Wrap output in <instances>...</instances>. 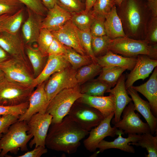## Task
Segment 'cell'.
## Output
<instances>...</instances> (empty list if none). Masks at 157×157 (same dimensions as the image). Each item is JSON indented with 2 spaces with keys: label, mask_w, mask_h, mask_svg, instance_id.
Segmentation results:
<instances>
[{
  "label": "cell",
  "mask_w": 157,
  "mask_h": 157,
  "mask_svg": "<svg viewBox=\"0 0 157 157\" xmlns=\"http://www.w3.org/2000/svg\"><path fill=\"white\" fill-rule=\"evenodd\" d=\"M89 133L67 115L61 122L51 124L45 140V146L57 151L74 154L80 146V141Z\"/></svg>",
  "instance_id": "obj_1"
},
{
  "label": "cell",
  "mask_w": 157,
  "mask_h": 157,
  "mask_svg": "<svg viewBox=\"0 0 157 157\" xmlns=\"http://www.w3.org/2000/svg\"><path fill=\"white\" fill-rule=\"evenodd\" d=\"M116 9L126 35L144 40L146 28L151 17L147 4L140 0H124Z\"/></svg>",
  "instance_id": "obj_2"
},
{
  "label": "cell",
  "mask_w": 157,
  "mask_h": 157,
  "mask_svg": "<svg viewBox=\"0 0 157 157\" xmlns=\"http://www.w3.org/2000/svg\"><path fill=\"white\" fill-rule=\"evenodd\" d=\"M28 130L26 121L18 120L11 124L0 139V157L5 156L9 152L16 154L19 149L28 151L27 144L33 137Z\"/></svg>",
  "instance_id": "obj_3"
},
{
  "label": "cell",
  "mask_w": 157,
  "mask_h": 157,
  "mask_svg": "<svg viewBox=\"0 0 157 157\" xmlns=\"http://www.w3.org/2000/svg\"><path fill=\"white\" fill-rule=\"evenodd\" d=\"M108 50L127 57L146 55L157 60V45H151L145 40H136L127 37L112 40Z\"/></svg>",
  "instance_id": "obj_4"
},
{
  "label": "cell",
  "mask_w": 157,
  "mask_h": 157,
  "mask_svg": "<svg viewBox=\"0 0 157 157\" xmlns=\"http://www.w3.org/2000/svg\"><path fill=\"white\" fill-rule=\"evenodd\" d=\"M79 85L63 90L49 101L46 112L51 115V124L61 122L74 102L82 96Z\"/></svg>",
  "instance_id": "obj_5"
},
{
  "label": "cell",
  "mask_w": 157,
  "mask_h": 157,
  "mask_svg": "<svg viewBox=\"0 0 157 157\" xmlns=\"http://www.w3.org/2000/svg\"><path fill=\"white\" fill-rule=\"evenodd\" d=\"M34 88L6 78L0 83V105L14 106L28 101Z\"/></svg>",
  "instance_id": "obj_6"
},
{
  "label": "cell",
  "mask_w": 157,
  "mask_h": 157,
  "mask_svg": "<svg viewBox=\"0 0 157 157\" xmlns=\"http://www.w3.org/2000/svg\"><path fill=\"white\" fill-rule=\"evenodd\" d=\"M67 115L80 127L88 131L98 126L104 118L98 110L76 101Z\"/></svg>",
  "instance_id": "obj_7"
},
{
  "label": "cell",
  "mask_w": 157,
  "mask_h": 157,
  "mask_svg": "<svg viewBox=\"0 0 157 157\" xmlns=\"http://www.w3.org/2000/svg\"><path fill=\"white\" fill-rule=\"evenodd\" d=\"M76 71L70 66L51 75L45 83L44 86L45 91L49 102L61 90L78 85L75 76Z\"/></svg>",
  "instance_id": "obj_8"
},
{
  "label": "cell",
  "mask_w": 157,
  "mask_h": 157,
  "mask_svg": "<svg viewBox=\"0 0 157 157\" xmlns=\"http://www.w3.org/2000/svg\"><path fill=\"white\" fill-rule=\"evenodd\" d=\"M0 69L4 72L7 79L33 87L35 78L33 71L20 61L11 57L0 63Z\"/></svg>",
  "instance_id": "obj_9"
},
{
  "label": "cell",
  "mask_w": 157,
  "mask_h": 157,
  "mask_svg": "<svg viewBox=\"0 0 157 157\" xmlns=\"http://www.w3.org/2000/svg\"><path fill=\"white\" fill-rule=\"evenodd\" d=\"M52 118L51 115L47 113H37L26 121L28 128L27 133L33 136V139L29 143L30 148H32L34 145L35 147H45V140Z\"/></svg>",
  "instance_id": "obj_10"
},
{
  "label": "cell",
  "mask_w": 157,
  "mask_h": 157,
  "mask_svg": "<svg viewBox=\"0 0 157 157\" xmlns=\"http://www.w3.org/2000/svg\"><path fill=\"white\" fill-rule=\"evenodd\" d=\"M135 111L134 104L131 101L123 110L122 119L113 124L114 126L123 131L126 134L141 135L151 133L148 124L143 122Z\"/></svg>",
  "instance_id": "obj_11"
},
{
  "label": "cell",
  "mask_w": 157,
  "mask_h": 157,
  "mask_svg": "<svg viewBox=\"0 0 157 157\" xmlns=\"http://www.w3.org/2000/svg\"><path fill=\"white\" fill-rule=\"evenodd\" d=\"M25 46L23 38L19 33L15 34L3 31L0 33V46L11 57L20 61L33 71Z\"/></svg>",
  "instance_id": "obj_12"
},
{
  "label": "cell",
  "mask_w": 157,
  "mask_h": 157,
  "mask_svg": "<svg viewBox=\"0 0 157 157\" xmlns=\"http://www.w3.org/2000/svg\"><path fill=\"white\" fill-rule=\"evenodd\" d=\"M114 115L113 113L105 118L97 126L92 128L89 132V135L84 140L83 145L86 149L90 152L95 151L99 143L107 136L114 137L118 135L122 131L110 125L111 121Z\"/></svg>",
  "instance_id": "obj_13"
},
{
  "label": "cell",
  "mask_w": 157,
  "mask_h": 157,
  "mask_svg": "<svg viewBox=\"0 0 157 157\" xmlns=\"http://www.w3.org/2000/svg\"><path fill=\"white\" fill-rule=\"evenodd\" d=\"M51 32L54 37L65 46L81 54L87 55L81 44L79 30L70 19L60 29Z\"/></svg>",
  "instance_id": "obj_14"
},
{
  "label": "cell",
  "mask_w": 157,
  "mask_h": 157,
  "mask_svg": "<svg viewBox=\"0 0 157 157\" xmlns=\"http://www.w3.org/2000/svg\"><path fill=\"white\" fill-rule=\"evenodd\" d=\"M136 63L128 75L125 81L126 90L133 85L134 83L139 79L144 80L147 77L157 66V60L144 55L137 56Z\"/></svg>",
  "instance_id": "obj_15"
},
{
  "label": "cell",
  "mask_w": 157,
  "mask_h": 157,
  "mask_svg": "<svg viewBox=\"0 0 157 157\" xmlns=\"http://www.w3.org/2000/svg\"><path fill=\"white\" fill-rule=\"evenodd\" d=\"M45 82L38 85L31 94L28 100V106L25 112L19 116L18 120L27 121L37 113H44L49 103L44 90Z\"/></svg>",
  "instance_id": "obj_16"
},
{
  "label": "cell",
  "mask_w": 157,
  "mask_h": 157,
  "mask_svg": "<svg viewBox=\"0 0 157 157\" xmlns=\"http://www.w3.org/2000/svg\"><path fill=\"white\" fill-rule=\"evenodd\" d=\"M125 80V75L122 74L114 87L106 91V92L110 93L113 95L114 98L115 117L112 120L113 124L120 121L124 109L130 102L132 101V99L129 96L126 88Z\"/></svg>",
  "instance_id": "obj_17"
},
{
  "label": "cell",
  "mask_w": 157,
  "mask_h": 157,
  "mask_svg": "<svg viewBox=\"0 0 157 157\" xmlns=\"http://www.w3.org/2000/svg\"><path fill=\"white\" fill-rule=\"evenodd\" d=\"M26 10L28 17L22 28V38L25 44L31 45L37 42L43 19L42 16L27 8Z\"/></svg>",
  "instance_id": "obj_18"
},
{
  "label": "cell",
  "mask_w": 157,
  "mask_h": 157,
  "mask_svg": "<svg viewBox=\"0 0 157 157\" xmlns=\"http://www.w3.org/2000/svg\"><path fill=\"white\" fill-rule=\"evenodd\" d=\"M48 58L42 72L34 80L32 85L34 88L45 82L54 73L70 66L64 55H49Z\"/></svg>",
  "instance_id": "obj_19"
},
{
  "label": "cell",
  "mask_w": 157,
  "mask_h": 157,
  "mask_svg": "<svg viewBox=\"0 0 157 157\" xmlns=\"http://www.w3.org/2000/svg\"><path fill=\"white\" fill-rule=\"evenodd\" d=\"M76 101L98 110L104 118L114 112L115 110L114 98L111 94L107 96H94L82 94Z\"/></svg>",
  "instance_id": "obj_20"
},
{
  "label": "cell",
  "mask_w": 157,
  "mask_h": 157,
  "mask_svg": "<svg viewBox=\"0 0 157 157\" xmlns=\"http://www.w3.org/2000/svg\"><path fill=\"white\" fill-rule=\"evenodd\" d=\"M126 90L134 103L135 110L139 112L145 119L150 127L151 134L153 135L157 132V118L152 113L148 101L142 99L137 92L131 87Z\"/></svg>",
  "instance_id": "obj_21"
},
{
  "label": "cell",
  "mask_w": 157,
  "mask_h": 157,
  "mask_svg": "<svg viewBox=\"0 0 157 157\" xmlns=\"http://www.w3.org/2000/svg\"><path fill=\"white\" fill-rule=\"evenodd\" d=\"M71 14L56 4L48 10L43 19L42 28H45L50 31H57L71 19Z\"/></svg>",
  "instance_id": "obj_22"
},
{
  "label": "cell",
  "mask_w": 157,
  "mask_h": 157,
  "mask_svg": "<svg viewBox=\"0 0 157 157\" xmlns=\"http://www.w3.org/2000/svg\"><path fill=\"white\" fill-rule=\"evenodd\" d=\"M124 133L123 131H121L118 133V137L112 141L108 142L104 139L102 140L97 146V148L99 149V152H103L106 149L114 148L129 153H134V148L129 144V143L137 142L140 139L141 135L129 134L127 138H124L122 136Z\"/></svg>",
  "instance_id": "obj_23"
},
{
  "label": "cell",
  "mask_w": 157,
  "mask_h": 157,
  "mask_svg": "<svg viewBox=\"0 0 157 157\" xmlns=\"http://www.w3.org/2000/svg\"><path fill=\"white\" fill-rule=\"evenodd\" d=\"M144 96L148 101L153 115L157 116V67L155 68L149 79L138 86L131 87Z\"/></svg>",
  "instance_id": "obj_24"
},
{
  "label": "cell",
  "mask_w": 157,
  "mask_h": 157,
  "mask_svg": "<svg viewBox=\"0 0 157 157\" xmlns=\"http://www.w3.org/2000/svg\"><path fill=\"white\" fill-rule=\"evenodd\" d=\"M136 57H125L108 50L104 55L96 57L97 63L102 67L117 66L131 71L135 66Z\"/></svg>",
  "instance_id": "obj_25"
},
{
  "label": "cell",
  "mask_w": 157,
  "mask_h": 157,
  "mask_svg": "<svg viewBox=\"0 0 157 157\" xmlns=\"http://www.w3.org/2000/svg\"><path fill=\"white\" fill-rule=\"evenodd\" d=\"M106 35L113 40L127 37L124 32L121 20L117 13L116 5L106 16L104 21Z\"/></svg>",
  "instance_id": "obj_26"
},
{
  "label": "cell",
  "mask_w": 157,
  "mask_h": 157,
  "mask_svg": "<svg viewBox=\"0 0 157 157\" xmlns=\"http://www.w3.org/2000/svg\"><path fill=\"white\" fill-rule=\"evenodd\" d=\"M25 6L14 13L9 15L1 22V32L15 34L18 33L23 22Z\"/></svg>",
  "instance_id": "obj_27"
},
{
  "label": "cell",
  "mask_w": 157,
  "mask_h": 157,
  "mask_svg": "<svg viewBox=\"0 0 157 157\" xmlns=\"http://www.w3.org/2000/svg\"><path fill=\"white\" fill-rule=\"evenodd\" d=\"M26 54L31 65L34 76H38L43 69L47 56L43 54L38 48H34L31 45L25 44Z\"/></svg>",
  "instance_id": "obj_28"
},
{
  "label": "cell",
  "mask_w": 157,
  "mask_h": 157,
  "mask_svg": "<svg viewBox=\"0 0 157 157\" xmlns=\"http://www.w3.org/2000/svg\"><path fill=\"white\" fill-rule=\"evenodd\" d=\"M89 81L80 87L81 94L91 96H104L105 92L111 88L105 82L97 78Z\"/></svg>",
  "instance_id": "obj_29"
},
{
  "label": "cell",
  "mask_w": 157,
  "mask_h": 157,
  "mask_svg": "<svg viewBox=\"0 0 157 157\" xmlns=\"http://www.w3.org/2000/svg\"><path fill=\"white\" fill-rule=\"evenodd\" d=\"M102 67L97 63H92L83 66L76 70L75 76L79 85L93 79L100 74Z\"/></svg>",
  "instance_id": "obj_30"
},
{
  "label": "cell",
  "mask_w": 157,
  "mask_h": 157,
  "mask_svg": "<svg viewBox=\"0 0 157 157\" xmlns=\"http://www.w3.org/2000/svg\"><path fill=\"white\" fill-rule=\"evenodd\" d=\"M64 56L72 68L76 70L83 66L93 62L89 56L81 54L73 49L68 47Z\"/></svg>",
  "instance_id": "obj_31"
},
{
  "label": "cell",
  "mask_w": 157,
  "mask_h": 157,
  "mask_svg": "<svg viewBox=\"0 0 157 157\" xmlns=\"http://www.w3.org/2000/svg\"><path fill=\"white\" fill-rule=\"evenodd\" d=\"M140 138L135 143H129L136 146H140L145 148L148 152L147 157H157V135L154 136L151 133L142 134L140 135Z\"/></svg>",
  "instance_id": "obj_32"
},
{
  "label": "cell",
  "mask_w": 157,
  "mask_h": 157,
  "mask_svg": "<svg viewBox=\"0 0 157 157\" xmlns=\"http://www.w3.org/2000/svg\"><path fill=\"white\" fill-rule=\"evenodd\" d=\"M126 69L115 66L102 67L101 72L97 79L103 81L111 87L116 85L119 78Z\"/></svg>",
  "instance_id": "obj_33"
},
{
  "label": "cell",
  "mask_w": 157,
  "mask_h": 157,
  "mask_svg": "<svg viewBox=\"0 0 157 157\" xmlns=\"http://www.w3.org/2000/svg\"><path fill=\"white\" fill-rule=\"evenodd\" d=\"M71 14L70 20L80 30L90 29L91 25L95 19L91 10L88 13L83 10Z\"/></svg>",
  "instance_id": "obj_34"
},
{
  "label": "cell",
  "mask_w": 157,
  "mask_h": 157,
  "mask_svg": "<svg viewBox=\"0 0 157 157\" xmlns=\"http://www.w3.org/2000/svg\"><path fill=\"white\" fill-rule=\"evenodd\" d=\"M115 5V0H96L92 12L95 18L105 20L106 16Z\"/></svg>",
  "instance_id": "obj_35"
},
{
  "label": "cell",
  "mask_w": 157,
  "mask_h": 157,
  "mask_svg": "<svg viewBox=\"0 0 157 157\" xmlns=\"http://www.w3.org/2000/svg\"><path fill=\"white\" fill-rule=\"evenodd\" d=\"M112 40L106 35L98 37L92 36V49L96 57L104 55L108 50Z\"/></svg>",
  "instance_id": "obj_36"
},
{
  "label": "cell",
  "mask_w": 157,
  "mask_h": 157,
  "mask_svg": "<svg viewBox=\"0 0 157 157\" xmlns=\"http://www.w3.org/2000/svg\"><path fill=\"white\" fill-rule=\"evenodd\" d=\"M53 38L51 31L45 28H41L37 42L38 48L44 55L48 56L47 51Z\"/></svg>",
  "instance_id": "obj_37"
},
{
  "label": "cell",
  "mask_w": 157,
  "mask_h": 157,
  "mask_svg": "<svg viewBox=\"0 0 157 157\" xmlns=\"http://www.w3.org/2000/svg\"><path fill=\"white\" fill-rule=\"evenodd\" d=\"M78 30L81 44L86 54L91 58L94 62L97 63L96 57L94 55L92 49V35L90 29L85 30Z\"/></svg>",
  "instance_id": "obj_38"
},
{
  "label": "cell",
  "mask_w": 157,
  "mask_h": 157,
  "mask_svg": "<svg viewBox=\"0 0 157 157\" xmlns=\"http://www.w3.org/2000/svg\"><path fill=\"white\" fill-rule=\"evenodd\" d=\"M24 6L18 0H0V15H12Z\"/></svg>",
  "instance_id": "obj_39"
},
{
  "label": "cell",
  "mask_w": 157,
  "mask_h": 157,
  "mask_svg": "<svg viewBox=\"0 0 157 157\" xmlns=\"http://www.w3.org/2000/svg\"><path fill=\"white\" fill-rule=\"evenodd\" d=\"M58 4L71 13L85 10L82 0H58Z\"/></svg>",
  "instance_id": "obj_40"
},
{
  "label": "cell",
  "mask_w": 157,
  "mask_h": 157,
  "mask_svg": "<svg viewBox=\"0 0 157 157\" xmlns=\"http://www.w3.org/2000/svg\"><path fill=\"white\" fill-rule=\"evenodd\" d=\"M144 40L151 45H157V17H151L147 27Z\"/></svg>",
  "instance_id": "obj_41"
},
{
  "label": "cell",
  "mask_w": 157,
  "mask_h": 157,
  "mask_svg": "<svg viewBox=\"0 0 157 157\" xmlns=\"http://www.w3.org/2000/svg\"><path fill=\"white\" fill-rule=\"evenodd\" d=\"M28 105V101L16 106H5L0 105V115H10L19 116L25 112Z\"/></svg>",
  "instance_id": "obj_42"
},
{
  "label": "cell",
  "mask_w": 157,
  "mask_h": 157,
  "mask_svg": "<svg viewBox=\"0 0 157 157\" xmlns=\"http://www.w3.org/2000/svg\"><path fill=\"white\" fill-rule=\"evenodd\" d=\"M33 12L42 16L46 15L48 10L41 0H18Z\"/></svg>",
  "instance_id": "obj_43"
},
{
  "label": "cell",
  "mask_w": 157,
  "mask_h": 157,
  "mask_svg": "<svg viewBox=\"0 0 157 157\" xmlns=\"http://www.w3.org/2000/svg\"><path fill=\"white\" fill-rule=\"evenodd\" d=\"M104 21L105 20L95 18L90 28L92 36L98 37L106 35Z\"/></svg>",
  "instance_id": "obj_44"
},
{
  "label": "cell",
  "mask_w": 157,
  "mask_h": 157,
  "mask_svg": "<svg viewBox=\"0 0 157 157\" xmlns=\"http://www.w3.org/2000/svg\"><path fill=\"white\" fill-rule=\"evenodd\" d=\"M67 46H65L54 37L53 40L47 51L49 55H64L67 51Z\"/></svg>",
  "instance_id": "obj_45"
},
{
  "label": "cell",
  "mask_w": 157,
  "mask_h": 157,
  "mask_svg": "<svg viewBox=\"0 0 157 157\" xmlns=\"http://www.w3.org/2000/svg\"><path fill=\"white\" fill-rule=\"evenodd\" d=\"M19 116L10 115H0V134L6 132L11 124L18 120Z\"/></svg>",
  "instance_id": "obj_46"
},
{
  "label": "cell",
  "mask_w": 157,
  "mask_h": 157,
  "mask_svg": "<svg viewBox=\"0 0 157 157\" xmlns=\"http://www.w3.org/2000/svg\"><path fill=\"white\" fill-rule=\"evenodd\" d=\"M47 152L45 147L39 146L32 150L28 151L18 157H40Z\"/></svg>",
  "instance_id": "obj_47"
},
{
  "label": "cell",
  "mask_w": 157,
  "mask_h": 157,
  "mask_svg": "<svg viewBox=\"0 0 157 157\" xmlns=\"http://www.w3.org/2000/svg\"><path fill=\"white\" fill-rule=\"evenodd\" d=\"M147 5L151 17H157V0H148Z\"/></svg>",
  "instance_id": "obj_48"
},
{
  "label": "cell",
  "mask_w": 157,
  "mask_h": 157,
  "mask_svg": "<svg viewBox=\"0 0 157 157\" xmlns=\"http://www.w3.org/2000/svg\"><path fill=\"white\" fill-rule=\"evenodd\" d=\"M44 6L48 10L53 8L58 3V0H41Z\"/></svg>",
  "instance_id": "obj_49"
},
{
  "label": "cell",
  "mask_w": 157,
  "mask_h": 157,
  "mask_svg": "<svg viewBox=\"0 0 157 157\" xmlns=\"http://www.w3.org/2000/svg\"><path fill=\"white\" fill-rule=\"evenodd\" d=\"M11 57V56L0 46V63Z\"/></svg>",
  "instance_id": "obj_50"
},
{
  "label": "cell",
  "mask_w": 157,
  "mask_h": 157,
  "mask_svg": "<svg viewBox=\"0 0 157 157\" xmlns=\"http://www.w3.org/2000/svg\"><path fill=\"white\" fill-rule=\"evenodd\" d=\"M96 0H85V9L84 11L88 13L92 8Z\"/></svg>",
  "instance_id": "obj_51"
},
{
  "label": "cell",
  "mask_w": 157,
  "mask_h": 157,
  "mask_svg": "<svg viewBox=\"0 0 157 157\" xmlns=\"http://www.w3.org/2000/svg\"><path fill=\"white\" fill-rule=\"evenodd\" d=\"M6 78L4 72L0 69V83L3 81Z\"/></svg>",
  "instance_id": "obj_52"
},
{
  "label": "cell",
  "mask_w": 157,
  "mask_h": 157,
  "mask_svg": "<svg viewBox=\"0 0 157 157\" xmlns=\"http://www.w3.org/2000/svg\"><path fill=\"white\" fill-rule=\"evenodd\" d=\"M10 15L9 14H4L3 15H0V24L1 23V22H2V21L7 16H8L9 15ZM1 32V29L0 28V33Z\"/></svg>",
  "instance_id": "obj_53"
},
{
  "label": "cell",
  "mask_w": 157,
  "mask_h": 157,
  "mask_svg": "<svg viewBox=\"0 0 157 157\" xmlns=\"http://www.w3.org/2000/svg\"><path fill=\"white\" fill-rule=\"evenodd\" d=\"M124 0H115L116 5L119 6Z\"/></svg>",
  "instance_id": "obj_54"
},
{
  "label": "cell",
  "mask_w": 157,
  "mask_h": 157,
  "mask_svg": "<svg viewBox=\"0 0 157 157\" xmlns=\"http://www.w3.org/2000/svg\"><path fill=\"white\" fill-rule=\"evenodd\" d=\"M2 135V134H0V139L1 138V137ZM1 150H0V153H1Z\"/></svg>",
  "instance_id": "obj_55"
},
{
  "label": "cell",
  "mask_w": 157,
  "mask_h": 157,
  "mask_svg": "<svg viewBox=\"0 0 157 157\" xmlns=\"http://www.w3.org/2000/svg\"><path fill=\"white\" fill-rule=\"evenodd\" d=\"M83 0H82V1H83Z\"/></svg>",
  "instance_id": "obj_56"
},
{
  "label": "cell",
  "mask_w": 157,
  "mask_h": 157,
  "mask_svg": "<svg viewBox=\"0 0 157 157\" xmlns=\"http://www.w3.org/2000/svg\"></svg>",
  "instance_id": "obj_57"
}]
</instances>
